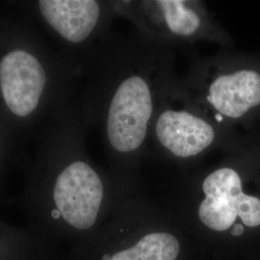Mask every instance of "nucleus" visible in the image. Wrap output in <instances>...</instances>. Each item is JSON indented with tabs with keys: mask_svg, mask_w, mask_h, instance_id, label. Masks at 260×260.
<instances>
[{
	"mask_svg": "<svg viewBox=\"0 0 260 260\" xmlns=\"http://www.w3.org/2000/svg\"><path fill=\"white\" fill-rule=\"evenodd\" d=\"M241 134L223 128L197 108L177 77L158 106L149 144L166 157L186 162L210 151H223Z\"/></svg>",
	"mask_w": 260,
	"mask_h": 260,
	"instance_id": "423d86ee",
	"label": "nucleus"
},
{
	"mask_svg": "<svg viewBox=\"0 0 260 260\" xmlns=\"http://www.w3.org/2000/svg\"><path fill=\"white\" fill-rule=\"evenodd\" d=\"M180 83L188 99L210 120L240 133L260 126V53L233 48L191 56Z\"/></svg>",
	"mask_w": 260,
	"mask_h": 260,
	"instance_id": "20e7f679",
	"label": "nucleus"
},
{
	"mask_svg": "<svg viewBox=\"0 0 260 260\" xmlns=\"http://www.w3.org/2000/svg\"><path fill=\"white\" fill-rule=\"evenodd\" d=\"M109 191L88 155L86 125L74 102L42 132L23 193L28 228L53 245L73 233H87L100 221Z\"/></svg>",
	"mask_w": 260,
	"mask_h": 260,
	"instance_id": "f03ea898",
	"label": "nucleus"
},
{
	"mask_svg": "<svg viewBox=\"0 0 260 260\" xmlns=\"http://www.w3.org/2000/svg\"><path fill=\"white\" fill-rule=\"evenodd\" d=\"M12 143L13 141L10 139L9 136L5 133V131L0 127V173L7 158L8 150Z\"/></svg>",
	"mask_w": 260,
	"mask_h": 260,
	"instance_id": "9d476101",
	"label": "nucleus"
},
{
	"mask_svg": "<svg viewBox=\"0 0 260 260\" xmlns=\"http://www.w3.org/2000/svg\"><path fill=\"white\" fill-rule=\"evenodd\" d=\"M244 233V226L242 223H235L233 226L232 234L234 236H240Z\"/></svg>",
	"mask_w": 260,
	"mask_h": 260,
	"instance_id": "9b49d317",
	"label": "nucleus"
},
{
	"mask_svg": "<svg viewBox=\"0 0 260 260\" xmlns=\"http://www.w3.org/2000/svg\"><path fill=\"white\" fill-rule=\"evenodd\" d=\"M81 67L84 123L99 131L115 167H129L147 151L158 106L178 77L174 48L137 31L110 33Z\"/></svg>",
	"mask_w": 260,
	"mask_h": 260,
	"instance_id": "f257e3e1",
	"label": "nucleus"
},
{
	"mask_svg": "<svg viewBox=\"0 0 260 260\" xmlns=\"http://www.w3.org/2000/svg\"><path fill=\"white\" fill-rule=\"evenodd\" d=\"M82 67L53 51L28 23L0 19V127L14 142L74 103Z\"/></svg>",
	"mask_w": 260,
	"mask_h": 260,
	"instance_id": "7ed1b4c3",
	"label": "nucleus"
},
{
	"mask_svg": "<svg viewBox=\"0 0 260 260\" xmlns=\"http://www.w3.org/2000/svg\"><path fill=\"white\" fill-rule=\"evenodd\" d=\"M28 9L55 38L63 53L81 66L84 58L110 34L117 16L112 1L38 0Z\"/></svg>",
	"mask_w": 260,
	"mask_h": 260,
	"instance_id": "6e6552de",
	"label": "nucleus"
},
{
	"mask_svg": "<svg viewBox=\"0 0 260 260\" xmlns=\"http://www.w3.org/2000/svg\"><path fill=\"white\" fill-rule=\"evenodd\" d=\"M255 129L242 133L234 144L223 150L225 154L223 163L202 181L204 198L198 207V215L208 229L228 231L238 218L246 226L260 225V197L248 193L244 182Z\"/></svg>",
	"mask_w": 260,
	"mask_h": 260,
	"instance_id": "0eeeda50",
	"label": "nucleus"
},
{
	"mask_svg": "<svg viewBox=\"0 0 260 260\" xmlns=\"http://www.w3.org/2000/svg\"><path fill=\"white\" fill-rule=\"evenodd\" d=\"M117 17L130 21L144 37L172 48L198 43L233 48V39L203 1H112Z\"/></svg>",
	"mask_w": 260,
	"mask_h": 260,
	"instance_id": "39448f33",
	"label": "nucleus"
},
{
	"mask_svg": "<svg viewBox=\"0 0 260 260\" xmlns=\"http://www.w3.org/2000/svg\"><path fill=\"white\" fill-rule=\"evenodd\" d=\"M178 253L179 244L175 236L154 233L144 236L128 249L105 254L109 255V260H176Z\"/></svg>",
	"mask_w": 260,
	"mask_h": 260,
	"instance_id": "1a4fd4ad",
	"label": "nucleus"
}]
</instances>
